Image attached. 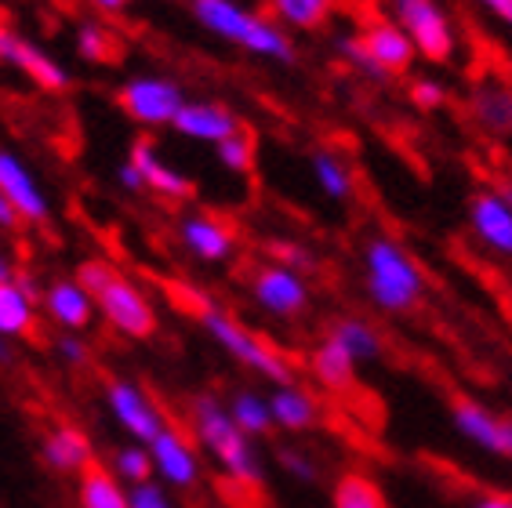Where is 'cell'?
<instances>
[{
    "label": "cell",
    "instance_id": "43",
    "mask_svg": "<svg viewBox=\"0 0 512 508\" xmlns=\"http://www.w3.org/2000/svg\"><path fill=\"white\" fill-rule=\"evenodd\" d=\"M469 508H512V498L509 494H480L469 501Z\"/></svg>",
    "mask_w": 512,
    "mask_h": 508
},
{
    "label": "cell",
    "instance_id": "41",
    "mask_svg": "<svg viewBox=\"0 0 512 508\" xmlns=\"http://www.w3.org/2000/svg\"><path fill=\"white\" fill-rule=\"evenodd\" d=\"M22 229V218L19 211L11 207V200L4 193H0V233H19Z\"/></svg>",
    "mask_w": 512,
    "mask_h": 508
},
{
    "label": "cell",
    "instance_id": "2",
    "mask_svg": "<svg viewBox=\"0 0 512 508\" xmlns=\"http://www.w3.org/2000/svg\"><path fill=\"white\" fill-rule=\"evenodd\" d=\"M189 15L200 30H207L229 48L244 51V55L280 62V66H295L298 62V44L269 11L244 8L237 0H193Z\"/></svg>",
    "mask_w": 512,
    "mask_h": 508
},
{
    "label": "cell",
    "instance_id": "22",
    "mask_svg": "<svg viewBox=\"0 0 512 508\" xmlns=\"http://www.w3.org/2000/svg\"><path fill=\"white\" fill-rule=\"evenodd\" d=\"M469 117L491 138H512V84L502 77H480L469 88Z\"/></svg>",
    "mask_w": 512,
    "mask_h": 508
},
{
    "label": "cell",
    "instance_id": "7",
    "mask_svg": "<svg viewBox=\"0 0 512 508\" xmlns=\"http://www.w3.org/2000/svg\"><path fill=\"white\" fill-rule=\"evenodd\" d=\"M186 98V88L178 80L160 77V73H138V77H128L117 88L120 113L142 131L171 127L178 113H182V106H186Z\"/></svg>",
    "mask_w": 512,
    "mask_h": 508
},
{
    "label": "cell",
    "instance_id": "17",
    "mask_svg": "<svg viewBox=\"0 0 512 508\" xmlns=\"http://www.w3.org/2000/svg\"><path fill=\"white\" fill-rule=\"evenodd\" d=\"M40 461L59 476H84L95 465V443L73 421H55L40 440Z\"/></svg>",
    "mask_w": 512,
    "mask_h": 508
},
{
    "label": "cell",
    "instance_id": "16",
    "mask_svg": "<svg viewBox=\"0 0 512 508\" xmlns=\"http://www.w3.org/2000/svg\"><path fill=\"white\" fill-rule=\"evenodd\" d=\"M356 37L371 51V59L389 73V80L407 73L414 66V59H418L407 33L393 22V15H364L360 26H356Z\"/></svg>",
    "mask_w": 512,
    "mask_h": 508
},
{
    "label": "cell",
    "instance_id": "40",
    "mask_svg": "<svg viewBox=\"0 0 512 508\" xmlns=\"http://www.w3.org/2000/svg\"><path fill=\"white\" fill-rule=\"evenodd\" d=\"M117 182L124 193H146V182H142V171H138L131 160H120L117 164Z\"/></svg>",
    "mask_w": 512,
    "mask_h": 508
},
{
    "label": "cell",
    "instance_id": "24",
    "mask_svg": "<svg viewBox=\"0 0 512 508\" xmlns=\"http://www.w3.org/2000/svg\"><path fill=\"white\" fill-rule=\"evenodd\" d=\"M324 338H331V342H335L338 349H342L345 356L356 363V367L382 360V352H385L382 331H378L371 320H364V316H353V313L331 320V327H327Z\"/></svg>",
    "mask_w": 512,
    "mask_h": 508
},
{
    "label": "cell",
    "instance_id": "32",
    "mask_svg": "<svg viewBox=\"0 0 512 508\" xmlns=\"http://www.w3.org/2000/svg\"><path fill=\"white\" fill-rule=\"evenodd\" d=\"M109 472L124 483V487H138V483H146L153 479V461H149V447L142 443H120L113 454H109Z\"/></svg>",
    "mask_w": 512,
    "mask_h": 508
},
{
    "label": "cell",
    "instance_id": "44",
    "mask_svg": "<svg viewBox=\"0 0 512 508\" xmlns=\"http://www.w3.org/2000/svg\"><path fill=\"white\" fill-rule=\"evenodd\" d=\"M19 276V269H15V258H11L8 247H0V284H8V280H15Z\"/></svg>",
    "mask_w": 512,
    "mask_h": 508
},
{
    "label": "cell",
    "instance_id": "35",
    "mask_svg": "<svg viewBox=\"0 0 512 508\" xmlns=\"http://www.w3.org/2000/svg\"><path fill=\"white\" fill-rule=\"evenodd\" d=\"M335 48H338V55H342V59H345V66L356 69L360 77L378 80V84H385V80H389V73H385V69L378 66L375 59H371V51H367L364 44H360V37H356V30L342 33V37L335 40Z\"/></svg>",
    "mask_w": 512,
    "mask_h": 508
},
{
    "label": "cell",
    "instance_id": "45",
    "mask_svg": "<svg viewBox=\"0 0 512 508\" xmlns=\"http://www.w3.org/2000/svg\"><path fill=\"white\" fill-rule=\"evenodd\" d=\"M15 363V342L0 338V367H11Z\"/></svg>",
    "mask_w": 512,
    "mask_h": 508
},
{
    "label": "cell",
    "instance_id": "15",
    "mask_svg": "<svg viewBox=\"0 0 512 508\" xmlns=\"http://www.w3.org/2000/svg\"><path fill=\"white\" fill-rule=\"evenodd\" d=\"M244 127V120L237 117V109H229L226 102H215V98H186L182 113L175 117L171 131L186 142H197V146H222L226 138H233Z\"/></svg>",
    "mask_w": 512,
    "mask_h": 508
},
{
    "label": "cell",
    "instance_id": "38",
    "mask_svg": "<svg viewBox=\"0 0 512 508\" xmlns=\"http://www.w3.org/2000/svg\"><path fill=\"white\" fill-rule=\"evenodd\" d=\"M51 352H55V360H62L66 367H88L91 363V345L84 334L59 331L55 334V342H51Z\"/></svg>",
    "mask_w": 512,
    "mask_h": 508
},
{
    "label": "cell",
    "instance_id": "37",
    "mask_svg": "<svg viewBox=\"0 0 512 508\" xmlns=\"http://www.w3.org/2000/svg\"><path fill=\"white\" fill-rule=\"evenodd\" d=\"M414 109H422V113H433V109H444L447 106V88L444 80L436 77H418L411 80V91H407Z\"/></svg>",
    "mask_w": 512,
    "mask_h": 508
},
{
    "label": "cell",
    "instance_id": "19",
    "mask_svg": "<svg viewBox=\"0 0 512 508\" xmlns=\"http://www.w3.org/2000/svg\"><path fill=\"white\" fill-rule=\"evenodd\" d=\"M40 294H44V287H37V280L26 273L0 284V338L22 342V338L37 334Z\"/></svg>",
    "mask_w": 512,
    "mask_h": 508
},
{
    "label": "cell",
    "instance_id": "26",
    "mask_svg": "<svg viewBox=\"0 0 512 508\" xmlns=\"http://www.w3.org/2000/svg\"><path fill=\"white\" fill-rule=\"evenodd\" d=\"M226 411H229V418L237 421V429L244 432L247 440L262 443L276 432L273 414H269V392H262V389H251V385L233 389L226 400Z\"/></svg>",
    "mask_w": 512,
    "mask_h": 508
},
{
    "label": "cell",
    "instance_id": "28",
    "mask_svg": "<svg viewBox=\"0 0 512 508\" xmlns=\"http://www.w3.org/2000/svg\"><path fill=\"white\" fill-rule=\"evenodd\" d=\"M77 508H128V487L109 472V465L95 461L77 476Z\"/></svg>",
    "mask_w": 512,
    "mask_h": 508
},
{
    "label": "cell",
    "instance_id": "14",
    "mask_svg": "<svg viewBox=\"0 0 512 508\" xmlns=\"http://www.w3.org/2000/svg\"><path fill=\"white\" fill-rule=\"evenodd\" d=\"M0 193L8 196L11 207L19 211L22 225H48L51 222V196L37 178L26 157L15 149L0 146Z\"/></svg>",
    "mask_w": 512,
    "mask_h": 508
},
{
    "label": "cell",
    "instance_id": "10",
    "mask_svg": "<svg viewBox=\"0 0 512 508\" xmlns=\"http://www.w3.org/2000/svg\"><path fill=\"white\" fill-rule=\"evenodd\" d=\"M0 62L22 77H30L40 91H69L73 88V73L62 66L55 55L40 48L37 40L19 33L15 26L0 22Z\"/></svg>",
    "mask_w": 512,
    "mask_h": 508
},
{
    "label": "cell",
    "instance_id": "8",
    "mask_svg": "<svg viewBox=\"0 0 512 508\" xmlns=\"http://www.w3.org/2000/svg\"><path fill=\"white\" fill-rule=\"evenodd\" d=\"M102 392H106L109 418H113L120 429L128 432L131 443H142V447H149V443L157 440L160 432L171 425L168 411H164V407H160V403L149 396L146 385H138V381H131V378H109Z\"/></svg>",
    "mask_w": 512,
    "mask_h": 508
},
{
    "label": "cell",
    "instance_id": "5",
    "mask_svg": "<svg viewBox=\"0 0 512 508\" xmlns=\"http://www.w3.org/2000/svg\"><path fill=\"white\" fill-rule=\"evenodd\" d=\"M197 320H200V331L226 352L229 360L240 363L244 371L258 374L262 381H269V389L298 381L295 367H291V360H287L284 352L276 349L273 342H266L262 334L251 331V327H247L244 320H237L233 313L218 309V305H204L197 313Z\"/></svg>",
    "mask_w": 512,
    "mask_h": 508
},
{
    "label": "cell",
    "instance_id": "29",
    "mask_svg": "<svg viewBox=\"0 0 512 508\" xmlns=\"http://www.w3.org/2000/svg\"><path fill=\"white\" fill-rule=\"evenodd\" d=\"M331 508H389V498H385V487L375 476L349 469L331 487Z\"/></svg>",
    "mask_w": 512,
    "mask_h": 508
},
{
    "label": "cell",
    "instance_id": "42",
    "mask_svg": "<svg viewBox=\"0 0 512 508\" xmlns=\"http://www.w3.org/2000/svg\"><path fill=\"white\" fill-rule=\"evenodd\" d=\"M483 11L512 30V0H487V4H483Z\"/></svg>",
    "mask_w": 512,
    "mask_h": 508
},
{
    "label": "cell",
    "instance_id": "6",
    "mask_svg": "<svg viewBox=\"0 0 512 508\" xmlns=\"http://www.w3.org/2000/svg\"><path fill=\"white\" fill-rule=\"evenodd\" d=\"M393 22L407 33L418 59L429 66H447L458 51V30H454L451 11L436 0H396Z\"/></svg>",
    "mask_w": 512,
    "mask_h": 508
},
{
    "label": "cell",
    "instance_id": "46",
    "mask_svg": "<svg viewBox=\"0 0 512 508\" xmlns=\"http://www.w3.org/2000/svg\"><path fill=\"white\" fill-rule=\"evenodd\" d=\"M505 461H512V418L505 421V454H502Z\"/></svg>",
    "mask_w": 512,
    "mask_h": 508
},
{
    "label": "cell",
    "instance_id": "3",
    "mask_svg": "<svg viewBox=\"0 0 512 508\" xmlns=\"http://www.w3.org/2000/svg\"><path fill=\"white\" fill-rule=\"evenodd\" d=\"M77 284L91 294L95 313L109 323V331H117L120 338L131 342H146L157 334V305L149 302V294L124 276L113 262L106 258H84L77 265Z\"/></svg>",
    "mask_w": 512,
    "mask_h": 508
},
{
    "label": "cell",
    "instance_id": "31",
    "mask_svg": "<svg viewBox=\"0 0 512 508\" xmlns=\"http://www.w3.org/2000/svg\"><path fill=\"white\" fill-rule=\"evenodd\" d=\"M73 51L91 66H106L120 55V37L99 19H80L73 30Z\"/></svg>",
    "mask_w": 512,
    "mask_h": 508
},
{
    "label": "cell",
    "instance_id": "39",
    "mask_svg": "<svg viewBox=\"0 0 512 508\" xmlns=\"http://www.w3.org/2000/svg\"><path fill=\"white\" fill-rule=\"evenodd\" d=\"M128 508H175L171 490L157 479H146L138 487H128Z\"/></svg>",
    "mask_w": 512,
    "mask_h": 508
},
{
    "label": "cell",
    "instance_id": "30",
    "mask_svg": "<svg viewBox=\"0 0 512 508\" xmlns=\"http://www.w3.org/2000/svg\"><path fill=\"white\" fill-rule=\"evenodd\" d=\"M269 15L284 30L316 33L335 19V4H327V0H276V4H269Z\"/></svg>",
    "mask_w": 512,
    "mask_h": 508
},
{
    "label": "cell",
    "instance_id": "4",
    "mask_svg": "<svg viewBox=\"0 0 512 508\" xmlns=\"http://www.w3.org/2000/svg\"><path fill=\"white\" fill-rule=\"evenodd\" d=\"M364 294L385 316L414 313L425 298V269L396 236L375 233L360 251Z\"/></svg>",
    "mask_w": 512,
    "mask_h": 508
},
{
    "label": "cell",
    "instance_id": "9",
    "mask_svg": "<svg viewBox=\"0 0 512 508\" xmlns=\"http://www.w3.org/2000/svg\"><path fill=\"white\" fill-rule=\"evenodd\" d=\"M247 291H251V302L262 309L273 320H298L306 313L313 294H309V280L295 269H284L276 262H262L247 280Z\"/></svg>",
    "mask_w": 512,
    "mask_h": 508
},
{
    "label": "cell",
    "instance_id": "1",
    "mask_svg": "<svg viewBox=\"0 0 512 508\" xmlns=\"http://www.w3.org/2000/svg\"><path fill=\"white\" fill-rule=\"evenodd\" d=\"M189 436L200 447V454L215 461L218 472L244 490H262L266 483V461L255 440H247L237 429V421L229 418L226 400L215 392H197L186 400Z\"/></svg>",
    "mask_w": 512,
    "mask_h": 508
},
{
    "label": "cell",
    "instance_id": "25",
    "mask_svg": "<svg viewBox=\"0 0 512 508\" xmlns=\"http://www.w3.org/2000/svg\"><path fill=\"white\" fill-rule=\"evenodd\" d=\"M309 175H313V186L320 189V196L331 204H353L356 200V171L335 149H313L309 153Z\"/></svg>",
    "mask_w": 512,
    "mask_h": 508
},
{
    "label": "cell",
    "instance_id": "13",
    "mask_svg": "<svg viewBox=\"0 0 512 508\" xmlns=\"http://www.w3.org/2000/svg\"><path fill=\"white\" fill-rule=\"evenodd\" d=\"M465 222L483 251L512 262V204L498 186H483L465 200Z\"/></svg>",
    "mask_w": 512,
    "mask_h": 508
},
{
    "label": "cell",
    "instance_id": "23",
    "mask_svg": "<svg viewBox=\"0 0 512 508\" xmlns=\"http://www.w3.org/2000/svg\"><path fill=\"white\" fill-rule=\"evenodd\" d=\"M269 414H273V429L287 432V436L313 432L324 421V407H320V400H316L302 381L269 389Z\"/></svg>",
    "mask_w": 512,
    "mask_h": 508
},
{
    "label": "cell",
    "instance_id": "11",
    "mask_svg": "<svg viewBox=\"0 0 512 508\" xmlns=\"http://www.w3.org/2000/svg\"><path fill=\"white\" fill-rule=\"evenodd\" d=\"M149 461H153V479L168 490H193L204 479L200 447L193 443L189 429H182L175 421L149 443Z\"/></svg>",
    "mask_w": 512,
    "mask_h": 508
},
{
    "label": "cell",
    "instance_id": "27",
    "mask_svg": "<svg viewBox=\"0 0 512 508\" xmlns=\"http://www.w3.org/2000/svg\"><path fill=\"white\" fill-rule=\"evenodd\" d=\"M356 371H360V367H356V363L349 360V356H345L331 338H324V342L313 349V356H309V374H313L316 385L327 389V392L353 389Z\"/></svg>",
    "mask_w": 512,
    "mask_h": 508
},
{
    "label": "cell",
    "instance_id": "34",
    "mask_svg": "<svg viewBox=\"0 0 512 508\" xmlns=\"http://www.w3.org/2000/svg\"><path fill=\"white\" fill-rule=\"evenodd\" d=\"M276 465L284 472L287 479H295L302 487H313L320 483V458H316L313 450L298 447V443H284V447H276Z\"/></svg>",
    "mask_w": 512,
    "mask_h": 508
},
{
    "label": "cell",
    "instance_id": "33",
    "mask_svg": "<svg viewBox=\"0 0 512 508\" xmlns=\"http://www.w3.org/2000/svg\"><path fill=\"white\" fill-rule=\"evenodd\" d=\"M215 160L226 167L229 175H251L258 164V138L251 127H240L237 135L215 146Z\"/></svg>",
    "mask_w": 512,
    "mask_h": 508
},
{
    "label": "cell",
    "instance_id": "18",
    "mask_svg": "<svg viewBox=\"0 0 512 508\" xmlns=\"http://www.w3.org/2000/svg\"><path fill=\"white\" fill-rule=\"evenodd\" d=\"M40 313L48 316L55 327H62L66 334H84L95 323V316H99L91 294L77 284V276H55L51 284H44Z\"/></svg>",
    "mask_w": 512,
    "mask_h": 508
},
{
    "label": "cell",
    "instance_id": "36",
    "mask_svg": "<svg viewBox=\"0 0 512 508\" xmlns=\"http://www.w3.org/2000/svg\"><path fill=\"white\" fill-rule=\"evenodd\" d=\"M266 254H269V262L284 265V269H295V273H302V276L316 269V254L298 244V240H269Z\"/></svg>",
    "mask_w": 512,
    "mask_h": 508
},
{
    "label": "cell",
    "instance_id": "20",
    "mask_svg": "<svg viewBox=\"0 0 512 508\" xmlns=\"http://www.w3.org/2000/svg\"><path fill=\"white\" fill-rule=\"evenodd\" d=\"M505 421L502 414H494L487 403L473 400V396H458L451 400V425L465 443H473L483 454L502 458L505 454Z\"/></svg>",
    "mask_w": 512,
    "mask_h": 508
},
{
    "label": "cell",
    "instance_id": "21",
    "mask_svg": "<svg viewBox=\"0 0 512 508\" xmlns=\"http://www.w3.org/2000/svg\"><path fill=\"white\" fill-rule=\"evenodd\" d=\"M131 164L142 171V182H146V193H157L160 200H171V204H182V200H193L197 186L186 171H178L175 164L160 157V149L149 142V138H138L128 153Z\"/></svg>",
    "mask_w": 512,
    "mask_h": 508
},
{
    "label": "cell",
    "instance_id": "12",
    "mask_svg": "<svg viewBox=\"0 0 512 508\" xmlns=\"http://www.w3.org/2000/svg\"><path fill=\"white\" fill-rule=\"evenodd\" d=\"M175 236L182 251L204 265H226L240 247L237 225L215 211H186L178 218Z\"/></svg>",
    "mask_w": 512,
    "mask_h": 508
}]
</instances>
